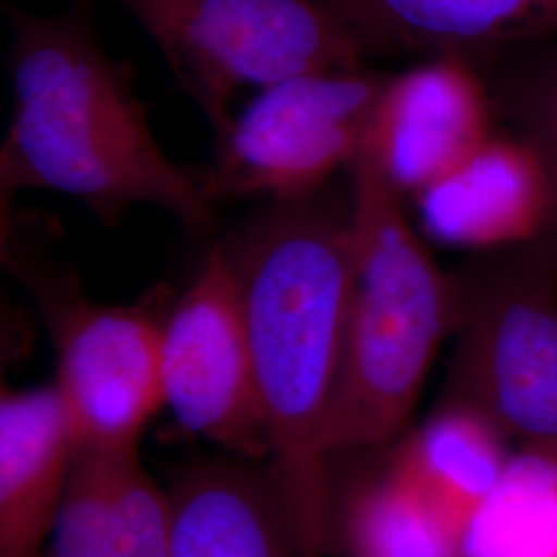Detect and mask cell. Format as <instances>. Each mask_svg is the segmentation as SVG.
I'll return each mask as SVG.
<instances>
[{
  "label": "cell",
  "mask_w": 557,
  "mask_h": 557,
  "mask_svg": "<svg viewBox=\"0 0 557 557\" xmlns=\"http://www.w3.org/2000/svg\"><path fill=\"white\" fill-rule=\"evenodd\" d=\"M221 246L244 304L271 475L304 557H329L333 462L324 428L356 277L351 184L269 200Z\"/></svg>",
  "instance_id": "1"
},
{
  "label": "cell",
  "mask_w": 557,
  "mask_h": 557,
  "mask_svg": "<svg viewBox=\"0 0 557 557\" xmlns=\"http://www.w3.org/2000/svg\"><path fill=\"white\" fill-rule=\"evenodd\" d=\"M2 13L15 96L0 149L2 197L71 195L106 227L120 225L135 205H151L190 232H211L215 202L200 170L178 165L161 149L135 71L101 44L94 0H73L59 15L2 0Z\"/></svg>",
  "instance_id": "2"
},
{
  "label": "cell",
  "mask_w": 557,
  "mask_h": 557,
  "mask_svg": "<svg viewBox=\"0 0 557 557\" xmlns=\"http://www.w3.org/2000/svg\"><path fill=\"white\" fill-rule=\"evenodd\" d=\"M347 174L356 277L324 428L331 462L391 448L407 434L434 359L458 324L455 271L440 269L405 199L363 153Z\"/></svg>",
  "instance_id": "3"
},
{
  "label": "cell",
  "mask_w": 557,
  "mask_h": 557,
  "mask_svg": "<svg viewBox=\"0 0 557 557\" xmlns=\"http://www.w3.org/2000/svg\"><path fill=\"white\" fill-rule=\"evenodd\" d=\"M455 277V354L440 400L557 455V239L478 255Z\"/></svg>",
  "instance_id": "4"
},
{
  "label": "cell",
  "mask_w": 557,
  "mask_h": 557,
  "mask_svg": "<svg viewBox=\"0 0 557 557\" xmlns=\"http://www.w3.org/2000/svg\"><path fill=\"white\" fill-rule=\"evenodd\" d=\"M2 257L32 289L57 349V391L77 446L116 450L139 446L140 434L165 407L156 308L108 306L87 298L75 273L41 259L20 221H9Z\"/></svg>",
  "instance_id": "5"
},
{
  "label": "cell",
  "mask_w": 557,
  "mask_h": 557,
  "mask_svg": "<svg viewBox=\"0 0 557 557\" xmlns=\"http://www.w3.org/2000/svg\"><path fill=\"white\" fill-rule=\"evenodd\" d=\"M160 48L176 85L223 135L244 87L366 64L320 0H112Z\"/></svg>",
  "instance_id": "6"
},
{
  "label": "cell",
  "mask_w": 557,
  "mask_h": 557,
  "mask_svg": "<svg viewBox=\"0 0 557 557\" xmlns=\"http://www.w3.org/2000/svg\"><path fill=\"white\" fill-rule=\"evenodd\" d=\"M388 77L359 64L262 87L215 137V160L200 170L209 199L296 200L326 188L363 151Z\"/></svg>",
  "instance_id": "7"
},
{
  "label": "cell",
  "mask_w": 557,
  "mask_h": 557,
  "mask_svg": "<svg viewBox=\"0 0 557 557\" xmlns=\"http://www.w3.org/2000/svg\"><path fill=\"white\" fill-rule=\"evenodd\" d=\"M161 370L165 407L180 428L234 457L271 458L244 304L221 242L165 317Z\"/></svg>",
  "instance_id": "8"
},
{
  "label": "cell",
  "mask_w": 557,
  "mask_h": 557,
  "mask_svg": "<svg viewBox=\"0 0 557 557\" xmlns=\"http://www.w3.org/2000/svg\"><path fill=\"white\" fill-rule=\"evenodd\" d=\"M499 128L485 69L442 54L391 73L361 153L403 199L413 200L473 160Z\"/></svg>",
  "instance_id": "9"
},
{
  "label": "cell",
  "mask_w": 557,
  "mask_h": 557,
  "mask_svg": "<svg viewBox=\"0 0 557 557\" xmlns=\"http://www.w3.org/2000/svg\"><path fill=\"white\" fill-rule=\"evenodd\" d=\"M413 202L430 238L478 255L556 238L549 174L533 145L504 124L473 160Z\"/></svg>",
  "instance_id": "10"
},
{
  "label": "cell",
  "mask_w": 557,
  "mask_h": 557,
  "mask_svg": "<svg viewBox=\"0 0 557 557\" xmlns=\"http://www.w3.org/2000/svg\"><path fill=\"white\" fill-rule=\"evenodd\" d=\"M361 54H455L485 66L557 38V0H320Z\"/></svg>",
  "instance_id": "11"
},
{
  "label": "cell",
  "mask_w": 557,
  "mask_h": 557,
  "mask_svg": "<svg viewBox=\"0 0 557 557\" xmlns=\"http://www.w3.org/2000/svg\"><path fill=\"white\" fill-rule=\"evenodd\" d=\"M508 444L475 411L440 400L418 430L384 448V467L398 492L460 557L510 475Z\"/></svg>",
  "instance_id": "12"
},
{
  "label": "cell",
  "mask_w": 557,
  "mask_h": 557,
  "mask_svg": "<svg viewBox=\"0 0 557 557\" xmlns=\"http://www.w3.org/2000/svg\"><path fill=\"white\" fill-rule=\"evenodd\" d=\"M77 442L54 384L0 397V557H41Z\"/></svg>",
  "instance_id": "13"
},
{
  "label": "cell",
  "mask_w": 557,
  "mask_h": 557,
  "mask_svg": "<svg viewBox=\"0 0 557 557\" xmlns=\"http://www.w3.org/2000/svg\"><path fill=\"white\" fill-rule=\"evenodd\" d=\"M172 557H304L269 465L230 458L190 467L170 490Z\"/></svg>",
  "instance_id": "14"
},
{
  "label": "cell",
  "mask_w": 557,
  "mask_h": 557,
  "mask_svg": "<svg viewBox=\"0 0 557 557\" xmlns=\"http://www.w3.org/2000/svg\"><path fill=\"white\" fill-rule=\"evenodd\" d=\"M483 69L502 124L533 145L549 174L557 239V38L492 60Z\"/></svg>",
  "instance_id": "15"
},
{
  "label": "cell",
  "mask_w": 557,
  "mask_h": 557,
  "mask_svg": "<svg viewBox=\"0 0 557 557\" xmlns=\"http://www.w3.org/2000/svg\"><path fill=\"white\" fill-rule=\"evenodd\" d=\"M112 453L77 446L59 517L41 557H133L114 504Z\"/></svg>",
  "instance_id": "16"
},
{
  "label": "cell",
  "mask_w": 557,
  "mask_h": 557,
  "mask_svg": "<svg viewBox=\"0 0 557 557\" xmlns=\"http://www.w3.org/2000/svg\"><path fill=\"white\" fill-rule=\"evenodd\" d=\"M329 557L458 556L409 506L391 496H370L341 517Z\"/></svg>",
  "instance_id": "17"
}]
</instances>
